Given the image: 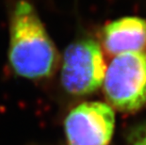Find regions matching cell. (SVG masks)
I'll return each mask as SVG.
<instances>
[{
	"instance_id": "6",
	"label": "cell",
	"mask_w": 146,
	"mask_h": 145,
	"mask_svg": "<svg viewBox=\"0 0 146 145\" xmlns=\"http://www.w3.org/2000/svg\"><path fill=\"white\" fill-rule=\"evenodd\" d=\"M131 145H146V128L139 129L133 135Z\"/></svg>"
},
{
	"instance_id": "4",
	"label": "cell",
	"mask_w": 146,
	"mask_h": 145,
	"mask_svg": "<svg viewBox=\"0 0 146 145\" xmlns=\"http://www.w3.org/2000/svg\"><path fill=\"white\" fill-rule=\"evenodd\" d=\"M115 114L102 102H85L71 111L65 120L69 145H108L113 135Z\"/></svg>"
},
{
	"instance_id": "2",
	"label": "cell",
	"mask_w": 146,
	"mask_h": 145,
	"mask_svg": "<svg viewBox=\"0 0 146 145\" xmlns=\"http://www.w3.org/2000/svg\"><path fill=\"white\" fill-rule=\"evenodd\" d=\"M104 89L108 100L121 111H135L146 104V53L117 55L107 68Z\"/></svg>"
},
{
	"instance_id": "3",
	"label": "cell",
	"mask_w": 146,
	"mask_h": 145,
	"mask_svg": "<svg viewBox=\"0 0 146 145\" xmlns=\"http://www.w3.org/2000/svg\"><path fill=\"white\" fill-rule=\"evenodd\" d=\"M106 71L100 45L92 39L79 40L64 52L61 84L71 94L92 93L104 82Z\"/></svg>"
},
{
	"instance_id": "1",
	"label": "cell",
	"mask_w": 146,
	"mask_h": 145,
	"mask_svg": "<svg viewBox=\"0 0 146 145\" xmlns=\"http://www.w3.org/2000/svg\"><path fill=\"white\" fill-rule=\"evenodd\" d=\"M9 60L14 72L23 77H47L57 66L55 45L30 3L21 0L11 20Z\"/></svg>"
},
{
	"instance_id": "5",
	"label": "cell",
	"mask_w": 146,
	"mask_h": 145,
	"mask_svg": "<svg viewBox=\"0 0 146 145\" xmlns=\"http://www.w3.org/2000/svg\"><path fill=\"white\" fill-rule=\"evenodd\" d=\"M103 44L108 53L120 55L141 52L146 47V20L123 17L104 27Z\"/></svg>"
}]
</instances>
